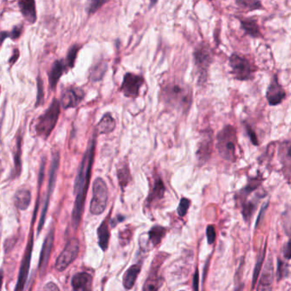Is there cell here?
<instances>
[{"mask_svg":"<svg viewBox=\"0 0 291 291\" xmlns=\"http://www.w3.org/2000/svg\"><path fill=\"white\" fill-rule=\"evenodd\" d=\"M259 199L260 198L243 203L242 213L243 217L245 219V221H250L252 218L253 214L255 213V208L257 207Z\"/></svg>","mask_w":291,"mask_h":291,"instance_id":"4dcf8cb0","label":"cell"},{"mask_svg":"<svg viewBox=\"0 0 291 291\" xmlns=\"http://www.w3.org/2000/svg\"><path fill=\"white\" fill-rule=\"evenodd\" d=\"M265 96L268 99V104L271 106H277L278 104H282V102L285 99V91L278 82L277 75L273 76L272 78Z\"/></svg>","mask_w":291,"mask_h":291,"instance_id":"7c38bea8","label":"cell"},{"mask_svg":"<svg viewBox=\"0 0 291 291\" xmlns=\"http://www.w3.org/2000/svg\"><path fill=\"white\" fill-rule=\"evenodd\" d=\"M107 70V64L105 63H100L96 64L91 71V80L93 81H98L101 80L104 74Z\"/></svg>","mask_w":291,"mask_h":291,"instance_id":"e575fe53","label":"cell"},{"mask_svg":"<svg viewBox=\"0 0 291 291\" xmlns=\"http://www.w3.org/2000/svg\"><path fill=\"white\" fill-rule=\"evenodd\" d=\"M96 135L93 137L89 142L88 147L84 154L83 158L81 161L78 174L76 176L75 182V194H76V202L74 207L72 221L75 228H77L81 223V216L83 213L85 201H86V193L88 190L89 183L91 179V168L93 165L95 149H96Z\"/></svg>","mask_w":291,"mask_h":291,"instance_id":"6da1fadb","label":"cell"},{"mask_svg":"<svg viewBox=\"0 0 291 291\" xmlns=\"http://www.w3.org/2000/svg\"><path fill=\"white\" fill-rule=\"evenodd\" d=\"M67 69H68V66L63 60H57L53 63L52 68L48 74L50 86L52 90H54L57 87L58 81Z\"/></svg>","mask_w":291,"mask_h":291,"instance_id":"d6986e66","label":"cell"},{"mask_svg":"<svg viewBox=\"0 0 291 291\" xmlns=\"http://www.w3.org/2000/svg\"><path fill=\"white\" fill-rule=\"evenodd\" d=\"M245 128H246V131H247L248 135L250 137V140L252 142L254 146H258L260 143H259V141L257 139V136H256V133L254 132L251 127L250 125H246L245 124Z\"/></svg>","mask_w":291,"mask_h":291,"instance_id":"60d3db41","label":"cell"},{"mask_svg":"<svg viewBox=\"0 0 291 291\" xmlns=\"http://www.w3.org/2000/svg\"><path fill=\"white\" fill-rule=\"evenodd\" d=\"M21 143L22 136L18 135L16 138V143L14 151V163H15V177L20 175L21 171Z\"/></svg>","mask_w":291,"mask_h":291,"instance_id":"83f0119b","label":"cell"},{"mask_svg":"<svg viewBox=\"0 0 291 291\" xmlns=\"http://www.w3.org/2000/svg\"><path fill=\"white\" fill-rule=\"evenodd\" d=\"M60 111V103L57 99H53L48 109L37 120L34 127L37 136L44 139L49 138L57 125Z\"/></svg>","mask_w":291,"mask_h":291,"instance_id":"277c9868","label":"cell"},{"mask_svg":"<svg viewBox=\"0 0 291 291\" xmlns=\"http://www.w3.org/2000/svg\"><path fill=\"white\" fill-rule=\"evenodd\" d=\"M32 250H33V236L31 235L29 245L27 246L26 252L24 255L23 260L21 262L20 273H19L18 280L16 283L15 291H23L24 286L28 280L29 276V268H30V261H31Z\"/></svg>","mask_w":291,"mask_h":291,"instance_id":"5bb4252c","label":"cell"},{"mask_svg":"<svg viewBox=\"0 0 291 291\" xmlns=\"http://www.w3.org/2000/svg\"><path fill=\"white\" fill-rule=\"evenodd\" d=\"M165 193V185L162 180L160 178L157 177L154 183L153 187L151 189L148 198H147V203L149 206H151L153 203H156L157 201L161 200L164 197Z\"/></svg>","mask_w":291,"mask_h":291,"instance_id":"603a6c76","label":"cell"},{"mask_svg":"<svg viewBox=\"0 0 291 291\" xmlns=\"http://www.w3.org/2000/svg\"><path fill=\"white\" fill-rule=\"evenodd\" d=\"M236 4L239 7L247 9L248 11H252L255 10L262 9V5L260 1H253V0H237Z\"/></svg>","mask_w":291,"mask_h":291,"instance_id":"836d02e7","label":"cell"},{"mask_svg":"<svg viewBox=\"0 0 291 291\" xmlns=\"http://www.w3.org/2000/svg\"><path fill=\"white\" fill-rule=\"evenodd\" d=\"M278 160L286 175L291 174V140L283 141L278 149Z\"/></svg>","mask_w":291,"mask_h":291,"instance_id":"e0dca14e","label":"cell"},{"mask_svg":"<svg viewBox=\"0 0 291 291\" xmlns=\"http://www.w3.org/2000/svg\"><path fill=\"white\" fill-rule=\"evenodd\" d=\"M213 132L211 130L203 132L202 138L198 143V150L196 152L197 160L201 165L205 164L210 159L213 152Z\"/></svg>","mask_w":291,"mask_h":291,"instance_id":"30bf717a","label":"cell"},{"mask_svg":"<svg viewBox=\"0 0 291 291\" xmlns=\"http://www.w3.org/2000/svg\"><path fill=\"white\" fill-rule=\"evenodd\" d=\"M18 57H19L18 50H16V54H14L13 53V56H12V57H11V59H10V63H16V59L18 58Z\"/></svg>","mask_w":291,"mask_h":291,"instance_id":"c3c4849f","label":"cell"},{"mask_svg":"<svg viewBox=\"0 0 291 291\" xmlns=\"http://www.w3.org/2000/svg\"><path fill=\"white\" fill-rule=\"evenodd\" d=\"M120 242L122 244H123V242L125 243V244H128V242H129V240H130L131 237V232L129 230H127V231H123L120 233Z\"/></svg>","mask_w":291,"mask_h":291,"instance_id":"ee69618b","label":"cell"},{"mask_svg":"<svg viewBox=\"0 0 291 291\" xmlns=\"http://www.w3.org/2000/svg\"><path fill=\"white\" fill-rule=\"evenodd\" d=\"M273 279H274V268L272 259H269L265 263L263 269L262 275L260 277L256 291H272Z\"/></svg>","mask_w":291,"mask_h":291,"instance_id":"2e32d148","label":"cell"},{"mask_svg":"<svg viewBox=\"0 0 291 291\" xmlns=\"http://www.w3.org/2000/svg\"><path fill=\"white\" fill-rule=\"evenodd\" d=\"M109 199V190L105 181L102 178H98L94 181L92 186V198H91L90 210L94 215H99L104 213Z\"/></svg>","mask_w":291,"mask_h":291,"instance_id":"8992f818","label":"cell"},{"mask_svg":"<svg viewBox=\"0 0 291 291\" xmlns=\"http://www.w3.org/2000/svg\"><path fill=\"white\" fill-rule=\"evenodd\" d=\"M71 285L74 291H91L92 277L86 272L77 273L72 278Z\"/></svg>","mask_w":291,"mask_h":291,"instance_id":"ac0fdd59","label":"cell"},{"mask_svg":"<svg viewBox=\"0 0 291 291\" xmlns=\"http://www.w3.org/2000/svg\"><path fill=\"white\" fill-rule=\"evenodd\" d=\"M54 238L55 231L54 229L52 228L50 230L49 233L47 234L46 237L44 239V244H43V246H42L40 260H39V270L40 272V275H43L45 273L48 264H49L50 256H51V254H52Z\"/></svg>","mask_w":291,"mask_h":291,"instance_id":"9a60e30c","label":"cell"},{"mask_svg":"<svg viewBox=\"0 0 291 291\" xmlns=\"http://www.w3.org/2000/svg\"><path fill=\"white\" fill-rule=\"evenodd\" d=\"M161 96L166 105L183 113L189 111L192 104V91L182 82L166 83L161 90Z\"/></svg>","mask_w":291,"mask_h":291,"instance_id":"7a4b0ae2","label":"cell"},{"mask_svg":"<svg viewBox=\"0 0 291 291\" xmlns=\"http://www.w3.org/2000/svg\"><path fill=\"white\" fill-rule=\"evenodd\" d=\"M240 23L242 29L245 30V34L255 39L262 38V34L260 33L257 21L255 18L240 19Z\"/></svg>","mask_w":291,"mask_h":291,"instance_id":"7402d4cb","label":"cell"},{"mask_svg":"<svg viewBox=\"0 0 291 291\" xmlns=\"http://www.w3.org/2000/svg\"><path fill=\"white\" fill-rule=\"evenodd\" d=\"M237 130L232 126H225L216 136V150L225 161H237Z\"/></svg>","mask_w":291,"mask_h":291,"instance_id":"3957f363","label":"cell"},{"mask_svg":"<svg viewBox=\"0 0 291 291\" xmlns=\"http://www.w3.org/2000/svg\"><path fill=\"white\" fill-rule=\"evenodd\" d=\"M193 58L198 82L200 84L205 83L208 79V69L213 61V53L210 45L204 42L200 43L194 50Z\"/></svg>","mask_w":291,"mask_h":291,"instance_id":"5b68a950","label":"cell"},{"mask_svg":"<svg viewBox=\"0 0 291 291\" xmlns=\"http://www.w3.org/2000/svg\"><path fill=\"white\" fill-rule=\"evenodd\" d=\"M21 14L29 23H34L37 20L36 5L33 0L20 1L18 3Z\"/></svg>","mask_w":291,"mask_h":291,"instance_id":"44dd1931","label":"cell"},{"mask_svg":"<svg viewBox=\"0 0 291 291\" xmlns=\"http://www.w3.org/2000/svg\"><path fill=\"white\" fill-rule=\"evenodd\" d=\"M85 98V92L80 87H69L63 91L61 96V104L63 109H70L78 106Z\"/></svg>","mask_w":291,"mask_h":291,"instance_id":"4fadbf2b","label":"cell"},{"mask_svg":"<svg viewBox=\"0 0 291 291\" xmlns=\"http://www.w3.org/2000/svg\"><path fill=\"white\" fill-rule=\"evenodd\" d=\"M81 44H76L70 47V49L68 51L67 58H66V64L68 66V68H72L75 66V62L76 60V57L78 55V52L81 50Z\"/></svg>","mask_w":291,"mask_h":291,"instance_id":"d6a6232c","label":"cell"},{"mask_svg":"<svg viewBox=\"0 0 291 291\" xmlns=\"http://www.w3.org/2000/svg\"><path fill=\"white\" fill-rule=\"evenodd\" d=\"M165 258L166 256L163 253L156 255L151 265L150 274L143 285V291H158L161 284V278L159 276V269Z\"/></svg>","mask_w":291,"mask_h":291,"instance_id":"8fae6325","label":"cell"},{"mask_svg":"<svg viewBox=\"0 0 291 291\" xmlns=\"http://www.w3.org/2000/svg\"><path fill=\"white\" fill-rule=\"evenodd\" d=\"M21 32H22V26L21 25L14 27L12 31L10 32V33L2 32V39H1V41L4 42L6 37H10L12 39H18L19 37L21 36Z\"/></svg>","mask_w":291,"mask_h":291,"instance_id":"74e56055","label":"cell"},{"mask_svg":"<svg viewBox=\"0 0 291 291\" xmlns=\"http://www.w3.org/2000/svg\"><path fill=\"white\" fill-rule=\"evenodd\" d=\"M44 82L40 77H38L37 80V99L36 105L38 107L44 104Z\"/></svg>","mask_w":291,"mask_h":291,"instance_id":"d590c367","label":"cell"},{"mask_svg":"<svg viewBox=\"0 0 291 291\" xmlns=\"http://www.w3.org/2000/svg\"><path fill=\"white\" fill-rule=\"evenodd\" d=\"M206 234H207V240H208V245H213L216 238V232L214 226H212V225L208 226L207 231H206Z\"/></svg>","mask_w":291,"mask_h":291,"instance_id":"ab89813d","label":"cell"},{"mask_svg":"<svg viewBox=\"0 0 291 291\" xmlns=\"http://www.w3.org/2000/svg\"><path fill=\"white\" fill-rule=\"evenodd\" d=\"M262 181L263 179L260 175L257 177L250 178L247 185L243 188L242 190H239L236 196L237 200L242 201V203H245L246 202V198H248V196L250 195L255 190H257L258 188L260 187V185H261Z\"/></svg>","mask_w":291,"mask_h":291,"instance_id":"ffe728a7","label":"cell"},{"mask_svg":"<svg viewBox=\"0 0 291 291\" xmlns=\"http://www.w3.org/2000/svg\"><path fill=\"white\" fill-rule=\"evenodd\" d=\"M165 234H166V229L162 226H154L151 229V231H149L150 240L154 246H156L161 243V239L163 238Z\"/></svg>","mask_w":291,"mask_h":291,"instance_id":"f546056e","label":"cell"},{"mask_svg":"<svg viewBox=\"0 0 291 291\" xmlns=\"http://www.w3.org/2000/svg\"><path fill=\"white\" fill-rule=\"evenodd\" d=\"M143 83L144 80L142 76L133 73L126 74L120 86V91H123L124 96L135 99L139 96Z\"/></svg>","mask_w":291,"mask_h":291,"instance_id":"9c48e42d","label":"cell"},{"mask_svg":"<svg viewBox=\"0 0 291 291\" xmlns=\"http://www.w3.org/2000/svg\"><path fill=\"white\" fill-rule=\"evenodd\" d=\"M115 126L116 123L114 118L112 117L111 114H105L96 126V132L100 134H108L114 130Z\"/></svg>","mask_w":291,"mask_h":291,"instance_id":"484cf974","label":"cell"},{"mask_svg":"<svg viewBox=\"0 0 291 291\" xmlns=\"http://www.w3.org/2000/svg\"><path fill=\"white\" fill-rule=\"evenodd\" d=\"M180 291H185V290H180Z\"/></svg>","mask_w":291,"mask_h":291,"instance_id":"681fc988","label":"cell"},{"mask_svg":"<svg viewBox=\"0 0 291 291\" xmlns=\"http://www.w3.org/2000/svg\"><path fill=\"white\" fill-rule=\"evenodd\" d=\"M80 252V241L78 238H71L56 261V269L63 272L76 260Z\"/></svg>","mask_w":291,"mask_h":291,"instance_id":"ba28073f","label":"cell"},{"mask_svg":"<svg viewBox=\"0 0 291 291\" xmlns=\"http://www.w3.org/2000/svg\"><path fill=\"white\" fill-rule=\"evenodd\" d=\"M106 2H102V1H96V2H91V5L89 6V13H93L95 11H98L102 6H104Z\"/></svg>","mask_w":291,"mask_h":291,"instance_id":"b9f144b4","label":"cell"},{"mask_svg":"<svg viewBox=\"0 0 291 291\" xmlns=\"http://www.w3.org/2000/svg\"><path fill=\"white\" fill-rule=\"evenodd\" d=\"M31 203V193L27 189H20L14 197V203L20 210H26Z\"/></svg>","mask_w":291,"mask_h":291,"instance_id":"cb8c5ba5","label":"cell"},{"mask_svg":"<svg viewBox=\"0 0 291 291\" xmlns=\"http://www.w3.org/2000/svg\"><path fill=\"white\" fill-rule=\"evenodd\" d=\"M283 255L286 259L291 260V238L286 245L285 249L283 250Z\"/></svg>","mask_w":291,"mask_h":291,"instance_id":"f6af8a7d","label":"cell"},{"mask_svg":"<svg viewBox=\"0 0 291 291\" xmlns=\"http://www.w3.org/2000/svg\"><path fill=\"white\" fill-rule=\"evenodd\" d=\"M288 275V265L280 259L278 260V266H277V279L278 281L282 280Z\"/></svg>","mask_w":291,"mask_h":291,"instance_id":"8d00e7d4","label":"cell"},{"mask_svg":"<svg viewBox=\"0 0 291 291\" xmlns=\"http://www.w3.org/2000/svg\"><path fill=\"white\" fill-rule=\"evenodd\" d=\"M140 264H134L126 272L123 277V284L127 289H131L135 284L136 279L140 273Z\"/></svg>","mask_w":291,"mask_h":291,"instance_id":"d4e9b609","label":"cell"},{"mask_svg":"<svg viewBox=\"0 0 291 291\" xmlns=\"http://www.w3.org/2000/svg\"><path fill=\"white\" fill-rule=\"evenodd\" d=\"M265 248H266V245H265V247L263 249L261 254L258 256L257 261H256V264H255V270H254V273H253V288L255 287V283L257 282L258 277L260 275V270L262 268L263 261H264L265 256Z\"/></svg>","mask_w":291,"mask_h":291,"instance_id":"1f68e13d","label":"cell"},{"mask_svg":"<svg viewBox=\"0 0 291 291\" xmlns=\"http://www.w3.org/2000/svg\"><path fill=\"white\" fill-rule=\"evenodd\" d=\"M117 177L120 187L124 189L128 185V183L130 182L131 180L130 169L128 167V164H123L118 168Z\"/></svg>","mask_w":291,"mask_h":291,"instance_id":"f1b7e54d","label":"cell"},{"mask_svg":"<svg viewBox=\"0 0 291 291\" xmlns=\"http://www.w3.org/2000/svg\"><path fill=\"white\" fill-rule=\"evenodd\" d=\"M44 291H60V288L56 283L51 282L44 286Z\"/></svg>","mask_w":291,"mask_h":291,"instance_id":"bcb514c9","label":"cell"},{"mask_svg":"<svg viewBox=\"0 0 291 291\" xmlns=\"http://www.w3.org/2000/svg\"><path fill=\"white\" fill-rule=\"evenodd\" d=\"M98 236H99V245L102 250L105 251L109 246V223L107 220L103 221L98 229Z\"/></svg>","mask_w":291,"mask_h":291,"instance_id":"4316f807","label":"cell"},{"mask_svg":"<svg viewBox=\"0 0 291 291\" xmlns=\"http://www.w3.org/2000/svg\"><path fill=\"white\" fill-rule=\"evenodd\" d=\"M190 201L187 198H182L180 200V204L178 207V213L180 217H184V216L187 213L188 209L190 208Z\"/></svg>","mask_w":291,"mask_h":291,"instance_id":"f35d334b","label":"cell"},{"mask_svg":"<svg viewBox=\"0 0 291 291\" xmlns=\"http://www.w3.org/2000/svg\"><path fill=\"white\" fill-rule=\"evenodd\" d=\"M229 65L231 73L237 81H251L254 78V68L246 57L238 53H232L229 57Z\"/></svg>","mask_w":291,"mask_h":291,"instance_id":"52a82bcc","label":"cell"},{"mask_svg":"<svg viewBox=\"0 0 291 291\" xmlns=\"http://www.w3.org/2000/svg\"><path fill=\"white\" fill-rule=\"evenodd\" d=\"M268 207V203H265L264 205L262 206L261 208V210H260V213H259V216H258L257 222H256V226L260 223V221H261V218H262L264 214H265V210Z\"/></svg>","mask_w":291,"mask_h":291,"instance_id":"7dc6e473","label":"cell"},{"mask_svg":"<svg viewBox=\"0 0 291 291\" xmlns=\"http://www.w3.org/2000/svg\"><path fill=\"white\" fill-rule=\"evenodd\" d=\"M192 286L194 291H199V272H198V269L196 270V273L193 276Z\"/></svg>","mask_w":291,"mask_h":291,"instance_id":"7bdbcfd3","label":"cell"}]
</instances>
